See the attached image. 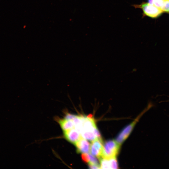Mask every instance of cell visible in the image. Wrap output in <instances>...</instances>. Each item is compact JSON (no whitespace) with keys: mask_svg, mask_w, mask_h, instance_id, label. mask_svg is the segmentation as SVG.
Wrapping results in <instances>:
<instances>
[{"mask_svg":"<svg viewBox=\"0 0 169 169\" xmlns=\"http://www.w3.org/2000/svg\"><path fill=\"white\" fill-rule=\"evenodd\" d=\"M153 106V104L151 102H149L147 106L137 116L136 118L132 122L124 128L116 138L115 141L117 143L121 145L128 137L141 117Z\"/></svg>","mask_w":169,"mask_h":169,"instance_id":"6da1fadb","label":"cell"},{"mask_svg":"<svg viewBox=\"0 0 169 169\" xmlns=\"http://www.w3.org/2000/svg\"><path fill=\"white\" fill-rule=\"evenodd\" d=\"M120 145L114 140L106 141L103 144L101 157L109 159L118 154Z\"/></svg>","mask_w":169,"mask_h":169,"instance_id":"7a4b0ae2","label":"cell"},{"mask_svg":"<svg viewBox=\"0 0 169 169\" xmlns=\"http://www.w3.org/2000/svg\"><path fill=\"white\" fill-rule=\"evenodd\" d=\"M136 8H141L144 14L151 18H157L160 16L163 11L160 8L149 3H143L140 5H133Z\"/></svg>","mask_w":169,"mask_h":169,"instance_id":"3957f363","label":"cell"},{"mask_svg":"<svg viewBox=\"0 0 169 169\" xmlns=\"http://www.w3.org/2000/svg\"><path fill=\"white\" fill-rule=\"evenodd\" d=\"M103 148L102 139L97 138L92 141L90 144V152L92 155L99 159L101 157Z\"/></svg>","mask_w":169,"mask_h":169,"instance_id":"277c9868","label":"cell"},{"mask_svg":"<svg viewBox=\"0 0 169 169\" xmlns=\"http://www.w3.org/2000/svg\"><path fill=\"white\" fill-rule=\"evenodd\" d=\"M63 131L65 139L74 144L82 137L80 133L74 128Z\"/></svg>","mask_w":169,"mask_h":169,"instance_id":"5b68a950","label":"cell"},{"mask_svg":"<svg viewBox=\"0 0 169 169\" xmlns=\"http://www.w3.org/2000/svg\"><path fill=\"white\" fill-rule=\"evenodd\" d=\"M74 145L78 153H89L90 151V144L82 137Z\"/></svg>","mask_w":169,"mask_h":169,"instance_id":"8992f818","label":"cell"},{"mask_svg":"<svg viewBox=\"0 0 169 169\" xmlns=\"http://www.w3.org/2000/svg\"><path fill=\"white\" fill-rule=\"evenodd\" d=\"M58 121L63 131L74 127V123L72 120L64 118L59 119Z\"/></svg>","mask_w":169,"mask_h":169,"instance_id":"52a82bcc","label":"cell"},{"mask_svg":"<svg viewBox=\"0 0 169 169\" xmlns=\"http://www.w3.org/2000/svg\"><path fill=\"white\" fill-rule=\"evenodd\" d=\"M80 134L83 138L90 141H92L97 139L93 131H91L82 130Z\"/></svg>","mask_w":169,"mask_h":169,"instance_id":"ba28073f","label":"cell"},{"mask_svg":"<svg viewBox=\"0 0 169 169\" xmlns=\"http://www.w3.org/2000/svg\"><path fill=\"white\" fill-rule=\"evenodd\" d=\"M100 168L110 169L108 159L101 157L99 159Z\"/></svg>","mask_w":169,"mask_h":169,"instance_id":"9c48e42d","label":"cell"},{"mask_svg":"<svg viewBox=\"0 0 169 169\" xmlns=\"http://www.w3.org/2000/svg\"><path fill=\"white\" fill-rule=\"evenodd\" d=\"M110 169L118 168V163L116 156L108 159Z\"/></svg>","mask_w":169,"mask_h":169,"instance_id":"30bf717a","label":"cell"},{"mask_svg":"<svg viewBox=\"0 0 169 169\" xmlns=\"http://www.w3.org/2000/svg\"><path fill=\"white\" fill-rule=\"evenodd\" d=\"M90 155L89 153H82L81 157L82 161L85 163H89L90 161Z\"/></svg>","mask_w":169,"mask_h":169,"instance_id":"8fae6325","label":"cell"},{"mask_svg":"<svg viewBox=\"0 0 169 169\" xmlns=\"http://www.w3.org/2000/svg\"><path fill=\"white\" fill-rule=\"evenodd\" d=\"M160 9L163 12H169V0H165Z\"/></svg>","mask_w":169,"mask_h":169,"instance_id":"7c38bea8","label":"cell"},{"mask_svg":"<svg viewBox=\"0 0 169 169\" xmlns=\"http://www.w3.org/2000/svg\"><path fill=\"white\" fill-rule=\"evenodd\" d=\"M165 1V0H153L152 4L160 9Z\"/></svg>","mask_w":169,"mask_h":169,"instance_id":"4fadbf2b","label":"cell"},{"mask_svg":"<svg viewBox=\"0 0 169 169\" xmlns=\"http://www.w3.org/2000/svg\"><path fill=\"white\" fill-rule=\"evenodd\" d=\"M77 115L67 113H66L64 118L66 119L73 120Z\"/></svg>","mask_w":169,"mask_h":169,"instance_id":"5bb4252c","label":"cell"},{"mask_svg":"<svg viewBox=\"0 0 169 169\" xmlns=\"http://www.w3.org/2000/svg\"><path fill=\"white\" fill-rule=\"evenodd\" d=\"M89 168L91 169H100V165H98L95 164H88Z\"/></svg>","mask_w":169,"mask_h":169,"instance_id":"9a60e30c","label":"cell"},{"mask_svg":"<svg viewBox=\"0 0 169 169\" xmlns=\"http://www.w3.org/2000/svg\"><path fill=\"white\" fill-rule=\"evenodd\" d=\"M153 0H148V3L150 4H152Z\"/></svg>","mask_w":169,"mask_h":169,"instance_id":"2e32d148","label":"cell"}]
</instances>
